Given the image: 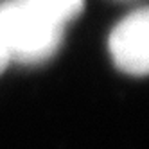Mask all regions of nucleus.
<instances>
[{"mask_svg":"<svg viewBox=\"0 0 149 149\" xmlns=\"http://www.w3.org/2000/svg\"><path fill=\"white\" fill-rule=\"evenodd\" d=\"M108 49L120 72L149 76V7L130 13L113 27Z\"/></svg>","mask_w":149,"mask_h":149,"instance_id":"obj_2","label":"nucleus"},{"mask_svg":"<svg viewBox=\"0 0 149 149\" xmlns=\"http://www.w3.org/2000/svg\"><path fill=\"white\" fill-rule=\"evenodd\" d=\"M65 27L43 16L29 0L0 2V47L9 61L40 65L58 52Z\"/></svg>","mask_w":149,"mask_h":149,"instance_id":"obj_1","label":"nucleus"},{"mask_svg":"<svg viewBox=\"0 0 149 149\" xmlns=\"http://www.w3.org/2000/svg\"><path fill=\"white\" fill-rule=\"evenodd\" d=\"M9 63H11V61H9V58H7V54H6V50L0 47V74H2V72L7 68Z\"/></svg>","mask_w":149,"mask_h":149,"instance_id":"obj_4","label":"nucleus"},{"mask_svg":"<svg viewBox=\"0 0 149 149\" xmlns=\"http://www.w3.org/2000/svg\"><path fill=\"white\" fill-rule=\"evenodd\" d=\"M29 2L43 16L61 27L77 18L84 7V0H29Z\"/></svg>","mask_w":149,"mask_h":149,"instance_id":"obj_3","label":"nucleus"}]
</instances>
